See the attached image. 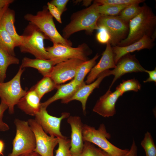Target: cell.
<instances>
[{
	"label": "cell",
	"instance_id": "cell-28",
	"mask_svg": "<svg viewBox=\"0 0 156 156\" xmlns=\"http://www.w3.org/2000/svg\"><path fill=\"white\" fill-rule=\"evenodd\" d=\"M129 5H99L97 9L101 15L116 16Z\"/></svg>",
	"mask_w": 156,
	"mask_h": 156
},
{
	"label": "cell",
	"instance_id": "cell-29",
	"mask_svg": "<svg viewBox=\"0 0 156 156\" xmlns=\"http://www.w3.org/2000/svg\"><path fill=\"white\" fill-rule=\"evenodd\" d=\"M141 144L144 150L146 156H156V147L150 133L147 132Z\"/></svg>",
	"mask_w": 156,
	"mask_h": 156
},
{
	"label": "cell",
	"instance_id": "cell-13",
	"mask_svg": "<svg viewBox=\"0 0 156 156\" xmlns=\"http://www.w3.org/2000/svg\"><path fill=\"white\" fill-rule=\"evenodd\" d=\"M123 94L116 88L114 92L109 88L106 93L97 101L93 109V111L104 117L113 116L116 113V102Z\"/></svg>",
	"mask_w": 156,
	"mask_h": 156
},
{
	"label": "cell",
	"instance_id": "cell-36",
	"mask_svg": "<svg viewBox=\"0 0 156 156\" xmlns=\"http://www.w3.org/2000/svg\"><path fill=\"white\" fill-rule=\"evenodd\" d=\"M47 9L51 15L60 23H61V14L58 9L50 2L47 3Z\"/></svg>",
	"mask_w": 156,
	"mask_h": 156
},
{
	"label": "cell",
	"instance_id": "cell-43",
	"mask_svg": "<svg viewBox=\"0 0 156 156\" xmlns=\"http://www.w3.org/2000/svg\"><path fill=\"white\" fill-rule=\"evenodd\" d=\"M4 147V144L3 141L0 140V155H3V152Z\"/></svg>",
	"mask_w": 156,
	"mask_h": 156
},
{
	"label": "cell",
	"instance_id": "cell-39",
	"mask_svg": "<svg viewBox=\"0 0 156 156\" xmlns=\"http://www.w3.org/2000/svg\"><path fill=\"white\" fill-rule=\"evenodd\" d=\"M137 147L135 142L133 140L130 149L126 154L122 156H137Z\"/></svg>",
	"mask_w": 156,
	"mask_h": 156
},
{
	"label": "cell",
	"instance_id": "cell-20",
	"mask_svg": "<svg viewBox=\"0 0 156 156\" xmlns=\"http://www.w3.org/2000/svg\"><path fill=\"white\" fill-rule=\"evenodd\" d=\"M58 63L51 59H31L26 57L22 59V68L31 67L37 69L43 77L49 76L54 66Z\"/></svg>",
	"mask_w": 156,
	"mask_h": 156
},
{
	"label": "cell",
	"instance_id": "cell-40",
	"mask_svg": "<svg viewBox=\"0 0 156 156\" xmlns=\"http://www.w3.org/2000/svg\"><path fill=\"white\" fill-rule=\"evenodd\" d=\"M13 0H0V8H3L12 3Z\"/></svg>",
	"mask_w": 156,
	"mask_h": 156
},
{
	"label": "cell",
	"instance_id": "cell-19",
	"mask_svg": "<svg viewBox=\"0 0 156 156\" xmlns=\"http://www.w3.org/2000/svg\"><path fill=\"white\" fill-rule=\"evenodd\" d=\"M40 99L31 87L19 101L18 107L25 114L35 116L41 107Z\"/></svg>",
	"mask_w": 156,
	"mask_h": 156
},
{
	"label": "cell",
	"instance_id": "cell-26",
	"mask_svg": "<svg viewBox=\"0 0 156 156\" xmlns=\"http://www.w3.org/2000/svg\"><path fill=\"white\" fill-rule=\"evenodd\" d=\"M16 44L3 27L0 24V48L10 54L15 56Z\"/></svg>",
	"mask_w": 156,
	"mask_h": 156
},
{
	"label": "cell",
	"instance_id": "cell-32",
	"mask_svg": "<svg viewBox=\"0 0 156 156\" xmlns=\"http://www.w3.org/2000/svg\"><path fill=\"white\" fill-rule=\"evenodd\" d=\"M100 5H129L143 2V0H97L95 1Z\"/></svg>",
	"mask_w": 156,
	"mask_h": 156
},
{
	"label": "cell",
	"instance_id": "cell-34",
	"mask_svg": "<svg viewBox=\"0 0 156 156\" xmlns=\"http://www.w3.org/2000/svg\"><path fill=\"white\" fill-rule=\"evenodd\" d=\"M97 149L92 143L84 141L83 149L79 156H98Z\"/></svg>",
	"mask_w": 156,
	"mask_h": 156
},
{
	"label": "cell",
	"instance_id": "cell-14",
	"mask_svg": "<svg viewBox=\"0 0 156 156\" xmlns=\"http://www.w3.org/2000/svg\"><path fill=\"white\" fill-rule=\"evenodd\" d=\"M145 70L135 55L130 53L126 54L119 60L116 67L111 70V75H113L114 78L109 88L111 89L115 81L124 75L132 72H145Z\"/></svg>",
	"mask_w": 156,
	"mask_h": 156
},
{
	"label": "cell",
	"instance_id": "cell-37",
	"mask_svg": "<svg viewBox=\"0 0 156 156\" xmlns=\"http://www.w3.org/2000/svg\"><path fill=\"white\" fill-rule=\"evenodd\" d=\"M68 0H53L50 3L54 5L62 15L65 11Z\"/></svg>",
	"mask_w": 156,
	"mask_h": 156
},
{
	"label": "cell",
	"instance_id": "cell-1",
	"mask_svg": "<svg viewBox=\"0 0 156 156\" xmlns=\"http://www.w3.org/2000/svg\"><path fill=\"white\" fill-rule=\"evenodd\" d=\"M141 11L129 22V31L127 37L117 46H125L134 43L144 36L151 38L156 31V16L148 6L144 5Z\"/></svg>",
	"mask_w": 156,
	"mask_h": 156
},
{
	"label": "cell",
	"instance_id": "cell-31",
	"mask_svg": "<svg viewBox=\"0 0 156 156\" xmlns=\"http://www.w3.org/2000/svg\"><path fill=\"white\" fill-rule=\"evenodd\" d=\"M58 147L55 156H71L70 151V140L67 137L59 138Z\"/></svg>",
	"mask_w": 156,
	"mask_h": 156
},
{
	"label": "cell",
	"instance_id": "cell-17",
	"mask_svg": "<svg viewBox=\"0 0 156 156\" xmlns=\"http://www.w3.org/2000/svg\"><path fill=\"white\" fill-rule=\"evenodd\" d=\"M106 44V49L103 52L100 61L89 73L85 82L86 84H89L94 82L104 71L116 67L112 47L109 42Z\"/></svg>",
	"mask_w": 156,
	"mask_h": 156
},
{
	"label": "cell",
	"instance_id": "cell-21",
	"mask_svg": "<svg viewBox=\"0 0 156 156\" xmlns=\"http://www.w3.org/2000/svg\"><path fill=\"white\" fill-rule=\"evenodd\" d=\"M81 85L77 84L73 79L67 83L60 85L54 95L45 101L41 103V107L47 108L52 103L59 99L61 100L63 103L73 95Z\"/></svg>",
	"mask_w": 156,
	"mask_h": 156
},
{
	"label": "cell",
	"instance_id": "cell-3",
	"mask_svg": "<svg viewBox=\"0 0 156 156\" xmlns=\"http://www.w3.org/2000/svg\"><path fill=\"white\" fill-rule=\"evenodd\" d=\"M53 17L46 7L36 15L27 14L24 16L25 19L36 26L53 44L71 46V42L64 38L58 32Z\"/></svg>",
	"mask_w": 156,
	"mask_h": 156
},
{
	"label": "cell",
	"instance_id": "cell-8",
	"mask_svg": "<svg viewBox=\"0 0 156 156\" xmlns=\"http://www.w3.org/2000/svg\"><path fill=\"white\" fill-rule=\"evenodd\" d=\"M45 49L49 59L55 60L58 63L72 58L86 61L88 60V56L92 53L89 47L85 43L77 47L60 43H53V46Z\"/></svg>",
	"mask_w": 156,
	"mask_h": 156
},
{
	"label": "cell",
	"instance_id": "cell-38",
	"mask_svg": "<svg viewBox=\"0 0 156 156\" xmlns=\"http://www.w3.org/2000/svg\"><path fill=\"white\" fill-rule=\"evenodd\" d=\"M145 72L147 73L149 75V77L146 80L143 81L144 83L151 81L156 82V68L152 70L149 71L146 70Z\"/></svg>",
	"mask_w": 156,
	"mask_h": 156
},
{
	"label": "cell",
	"instance_id": "cell-23",
	"mask_svg": "<svg viewBox=\"0 0 156 156\" xmlns=\"http://www.w3.org/2000/svg\"><path fill=\"white\" fill-rule=\"evenodd\" d=\"M19 61L15 56L11 55L0 48V82H4L8 66L18 64Z\"/></svg>",
	"mask_w": 156,
	"mask_h": 156
},
{
	"label": "cell",
	"instance_id": "cell-10",
	"mask_svg": "<svg viewBox=\"0 0 156 156\" xmlns=\"http://www.w3.org/2000/svg\"><path fill=\"white\" fill-rule=\"evenodd\" d=\"M27 121L35 137L36 147L34 151L41 156H54L53 151L58 144L59 138L48 136L35 119Z\"/></svg>",
	"mask_w": 156,
	"mask_h": 156
},
{
	"label": "cell",
	"instance_id": "cell-12",
	"mask_svg": "<svg viewBox=\"0 0 156 156\" xmlns=\"http://www.w3.org/2000/svg\"><path fill=\"white\" fill-rule=\"evenodd\" d=\"M85 61L72 58L59 63L53 67L49 76L57 85H60L75 77L78 68Z\"/></svg>",
	"mask_w": 156,
	"mask_h": 156
},
{
	"label": "cell",
	"instance_id": "cell-44",
	"mask_svg": "<svg viewBox=\"0 0 156 156\" xmlns=\"http://www.w3.org/2000/svg\"><path fill=\"white\" fill-rule=\"evenodd\" d=\"M9 5L3 8H0V23L2 16L6 9L8 8Z\"/></svg>",
	"mask_w": 156,
	"mask_h": 156
},
{
	"label": "cell",
	"instance_id": "cell-24",
	"mask_svg": "<svg viewBox=\"0 0 156 156\" xmlns=\"http://www.w3.org/2000/svg\"><path fill=\"white\" fill-rule=\"evenodd\" d=\"M99 56L100 55L97 54L92 58L84 61L80 65L73 79L77 84L81 85L84 82L85 77L96 65V60Z\"/></svg>",
	"mask_w": 156,
	"mask_h": 156
},
{
	"label": "cell",
	"instance_id": "cell-30",
	"mask_svg": "<svg viewBox=\"0 0 156 156\" xmlns=\"http://www.w3.org/2000/svg\"><path fill=\"white\" fill-rule=\"evenodd\" d=\"M141 85L139 81L134 78L126 80H123L116 88L118 90L123 94L125 92L133 91L135 92L140 90Z\"/></svg>",
	"mask_w": 156,
	"mask_h": 156
},
{
	"label": "cell",
	"instance_id": "cell-22",
	"mask_svg": "<svg viewBox=\"0 0 156 156\" xmlns=\"http://www.w3.org/2000/svg\"><path fill=\"white\" fill-rule=\"evenodd\" d=\"M15 21V12L8 8L3 14L0 24L12 38L17 47H19L22 43L23 37L22 35H19L16 32L14 25Z\"/></svg>",
	"mask_w": 156,
	"mask_h": 156
},
{
	"label": "cell",
	"instance_id": "cell-15",
	"mask_svg": "<svg viewBox=\"0 0 156 156\" xmlns=\"http://www.w3.org/2000/svg\"><path fill=\"white\" fill-rule=\"evenodd\" d=\"M67 122L71 128L70 151L72 156H79L84 147L82 123L81 118L77 116H70Z\"/></svg>",
	"mask_w": 156,
	"mask_h": 156
},
{
	"label": "cell",
	"instance_id": "cell-7",
	"mask_svg": "<svg viewBox=\"0 0 156 156\" xmlns=\"http://www.w3.org/2000/svg\"><path fill=\"white\" fill-rule=\"evenodd\" d=\"M24 70L20 66L17 73L11 80L6 82H0L1 101L8 106L10 114L14 113V106L27 91L22 88L21 83V76Z\"/></svg>",
	"mask_w": 156,
	"mask_h": 156
},
{
	"label": "cell",
	"instance_id": "cell-16",
	"mask_svg": "<svg viewBox=\"0 0 156 156\" xmlns=\"http://www.w3.org/2000/svg\"><path fill=\"white\" fill-rule=\"evenodd\" d=\"M111 75V70H108L101 73L96 79L93 82L86 84L84 82L79 87L73 95L63 103L67 104L74 100L78 101L81 102L83 111V113L86 114V105L89 96L95 89L99 87L101 82L105 77Z\"/></svg>",
	"mask_w": 156,
	"mask_h": 156
},
{
	"label": "cell",
	"instance_id": "cell-11",
	"mask_svg": "<svg viewBox=\"0 0 156 156\" xmlns=\"http://www.w3.org/2000/svg\"><path fill=\"white\" fill-rule=\"evenodd\" d=\"M70 116L69 113L64 112L62 113L60 117L54 116L48 114L46 108L41 107L39 111L35 116V120L46 133L51 136L61 138L65 137L60 131L61 122Z\"/></svg>",
	"mask_w": 156,
	"mask_h": 156
},
{
	"label": "cell",
	"instance_id": "cell-6",
	"mask_svg": "<svg viewBox=\"0 0 156 156\" xmlns=\"http://www.w3.org/2000/svg\"><path fill=\"white\" fill-rule=\"evenodd\" d=\"M16 132L13 140L12 152L8 156H20L34 151L36 147L34 133L28 121L16 119Z\"/></svg>",
	"mask_w": 156,
	"mask_h": 156
},
{
	"label": "cell",
	"instance_id": "cell-18",
	"mask_svg": "<svg viewBox=\"0 0 156 156\" xmlns=\"http://www.w3.org/2000/svg\"><path fill=\"white\" fill-rule=\"evenodd\" d=\"M154 41L151 37L144 36L138 41L129 45L122 47L116 45L112 47L116 64L122 57L126 54L144 49H151L153 47Z\"/></svg>",
	"mask_w": 156,
	"mask_h": 156
},
{
	"label": "cell",
	"instance_id": "cell-25",
	"mask_svg": "<svg viewBox=\"0 0 156 156\" xmlns=\"http://www.w3.org/2000/svg\"><path fill=\"white\" fill-rule=\"evenodd\" d=\"M60 85L56 84L49 76H46L32 87L41 99L45 94L57 89Z\"/></svg>",
	"mask_w": 156,
	"mask_h": 156
},
{
	"label": "cell",
	"instance_id": "cell-5",
	"mask_svg": "<svg viewBox=\"0 0 156 156\" xmlns=\"http://www.w3.org/2000/svg\"><path fill=\"white\" fill-rule=\"evenodd\" d=\"M22 35L23 41L19 47L21 52L29 53L36 58L49 59L44 47V40L49 39L36 26L29 23Z\"/></svg>",
	"mask_w": 156,
	"mask_h": 156
},
{
	"label": "cell",
	"instance_id": "cell-47",
	"mask_svg": "<svg viewBox=\"0 0 156 156\" xmlns=\"http://www.w3.org/2000/svg\"><path fill=\"white\" fill-rule=\"evenodd\" d=\"M71 156H72V155Z\"/></svg>",
	"mask_w": 156,
	"mask_h": 156
},
{
	"label": "cell",
	"instance_id": "cell-35",
	"mask_svg": "<svg viewBox=\"0 0 156 156\" xmlns=\"http://www.w3.org/2000/svg\"><path fill=\"white\" fill-rule=\"evenodd\" d=\"M8 109V107L7 105L1 101L0 104V131H5L9 129L8 125L3 120L4 113Z\"/></svg>",
	"mask_w": 156,
	"mask_h": 156
},
{
	"label": "cell",
	"instance_id": "cell-42",
	"mask_svg": "<svg viewBox=\"0 0 156 156\" xmlns=\"http://www.w3.org/2000/svg\"><path fill=\"white\" fill-rule=\"evenodd\" d=\"M21 156H41L39 154L33 151L27 154L21 155Z\"/></svg>",
	"mask_w": 156,
	"mask_h": 156
},
{
	"label": "cell",
	"instance_id": "cell-41",
	"mask_svg": "<svg viewBox=\"0 0 156 156\" xmlns=\"http://www.w3.org/2000/svg\"><path fill=\"white\" fill-rule=\"evenodd\" d=\"M97 149L98 156H112L99 148Z\"/></svg>",
	"mask_w": 156,
	"mask_h": 156
},
{
	"label": "cell",
	"instance_id": "cell-27",
	"mask_svg": "<svg viewBox=\"0 0 156 156\" xmlns=\"http://www.w3.org/2000/svg\"><path fill=\"white\" fill-rule=\"evenodd\" d=\"M142 7L139 3L129 5L124 9L118 16L122 20L128 23L138 15L141 11Z\"/></svg>",
	"mask_w": 156,
	"mask_h": 156
},
{
	"label": "cell",
	"instance_id": "cell-4",
	"mask_svg": "<svg viewBox=\"0 0 156 156\" xmlns=\"http://www.w3.org/2000/svg\"><path fill=\"white\" fill-rule=\"evenodd\" d=\"M83 136L84 142L88 141L98 146L112 156H122L127 153L128 149H122L110 142L108 139L111 135L107 133L103 124L96 129L93 127L83 124Z\"/></svg>",
	"mask_w": 156,
	"mask_h": 156
},
{
	"label": "cell",
	"instance_id": "cell-33",
	"mask_svg": "<svg viewBox=\"0 0 156 156\" xmlns=\"http://www.w3.org/2000/svg\"><path fill=\"white\" fill-rule=\"evenodd\" d=\"M96 37L99 42L102 44H107L110 42L111 38L110 35L107 30L103 26H99Z\"/></svg>",
	"mask_w": 156,
	"mask_h": 156
},
{
	"label": "cell",
	"instance_id": "cell-2",
	"mask_svg": "<svg viewBox=\"0 0 156 156\" xmlns=\"http://www.w3.org/2000/svg\"><path fill=\"white\" fill-rule=\"evenodd\" d=\"M100 5L95 1L88 7L73 14L70 21L63 30V37L67 39L77 32L85 30L87 33L92 34L98 30V19L101 15L97 9Z\"/></svg>",
	"mask_w": 156,
	"mask_h": 156
},
{
	"label": "cell",
	"instance_id": "cell-9",
	"mask_svg": "<svg viewBox=\"0 0 156 156\" xmlns=\"http://www.w3.org/2000/svg\"><path fill=\"white\" fill-rule=\"evenodd\" d=\"M99 26L105 27L111 36L110 43L113 46L117 45L122 40L125 39L129 31V24L118 16H108L101 15L98 20Z\"/></svg>",
	"mask_w": 156,
	"mask_h": 156
},
{
	"label": "cell",
	"instance_id": "cell-46",
	"mask_svg": "<svg viewBox=\"0 0 156 156\" xmlns=\"http://www.w3.org/2000/svg\"><path fill=\"white\" fill-rule=\"evenodd\" d=\"M20 156H21V155Z\"/></svg>",
	"mask_w": 156,
	"mask_h": 156
},
{
	"label": "cell",
	"instance_id": "cell-45",
	"mask_svg": "<svg viewBox=\"0 0 156 156\" xmlns=\"http://www.w3.org/2000/svg\"><path fill=\"white\" fill-rule=\"evenodd\" d=\"M92 1V0H84L83 1V5L86 6H88L91 4Z\"/></svg>",
	"mask_w": 156,
	"mask_h": 156
}]
</instances>
